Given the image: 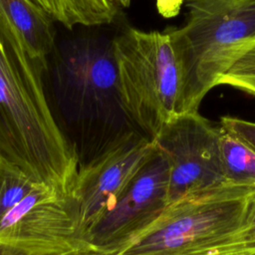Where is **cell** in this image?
<instances>
[{"label":"cell","mask_w":255,"mask_h":255,"mask_svg":"<svg viewBox=\"0 0 255 255\" xmlns=\"http://www.w3.org/2000/svg\"><path fill=\"white\" fill-rule=\"evenodd\" d=\"M46 69L0 16V155L34 183L74 195L80 158L48 104Z\"/></svg>","instance_id":"6da1fadb"},{"label":"cell","mask_w":255,"mask_h":255,"mask_svg":"<svg viewBox=\"0 0 255 255\" xmlns=\"http://www.w3.org/2000/svg\"><path fill=\"white\" fill-rule=\"evenodd\" d=\"M255 211V186L226 183L168 205L118 255H229Z\"/></svg>","instance_id":"7a4b0ae2"},{"label":"cell","mask_w":255,"mask_h":255,"mask_svg":"<svg viewBox=\"0 0 255 255\" xmlns=\"http://www.w3.org/2000/svg\"><path fill=\"white\" fill-rule=\"evenodd\" d=\"M186 20L167 29L182 72L179 115L198 112L235 51L255 38V0H185ZM178 115V116H179Z\"/></svg>","instance_id":"3957f363"},{"label":"cell","mask_w":255,"mask_h":255,"mask_svg":"<svg viewBox=\"0 0 255 255\" xmlns=\"http://www.w3.org/2000/svg\"><path fill=\"white\" fill-rule=\"evenodd\" d=\"M126 118L153 140L179 115L180 63L167 30L128 28L112 42Z\"/></svg>","instance_id":"277c9868"},{"label":"cell","mask_w":255,"mask_h":255,"mask_svg":"<svg viewBox=\"0 0 255 255\" xmlns=\"http://www.w3.org/2000/svg\"><path fill=\"white\" fill-rule=\"evenodd\" d=\"M0 243L31 255L100 251L84 228L74 195L38 185L0 220Z\"/></svg>","instance_id":"5b68a950"},{"label":"cell","mask_w":255,"mask_h":255,"mask_svg":"<svg viewBox=\"0 0 255 255\" xmlns=\"http://www.w3.org/2000/svg\"><path fill=\"white\" fill-rule=\"evenodd\" d=\"M221 132L220 125L190 112L173 119L153 139L169 163L168 205L226 184Z\"/></svg>","instance_id":"8992f818"},{"label":"cell","mask_w":255,"mask_h":255,"mask_svg":"<svg viewBox=\"0 0 255 255\" xmlns=\"http://www.w3.org/2000/svg\"><path fill=\"white\" fill-rule=\"evenodd\" d=\"M155 147V142L142 133L128 130L108 142L88 163L80 165L74 196L89 234L126 192Z\"/></svg>","instance_id":"52a82bcc"},{"label":"cell","mask_w":255,"mask_h":255,"mask_svg":"<svg viewBox=\"0 0 255 255\" xmlns=\"http://www.w3.org/2000/svg\"><path fill=\"white\" fill-rule=\"evenodd\" d=\"M168 159L156 145L126 192L91 230L92 243L102 252L118 254L168 206Z\"/></svg>","instance_id":"ba28073f"},{"label":"cell","mask_w":255,"mask_h":255,"mask_svg":"<svg viewBox=\"0 0 255 255\" xmlns=\"http://www.w3.org/2000/svg\"><path fill=\"white\" fill-rule=\"evenodd\" d=\"M60 82L76 113L106 112L121 106L119 79L112 43H82L69 49L61 62ZM122 108V107H121Z\"/></svg>","instance_id":"9c48e42d"},{"label":"cell","mask_w":255,"mask_h":255,"mask_svg":"<svg viewBox=\"0 0 255 255\" xmlns=\"http://www.w3.org/2000/svg\"><path fill=\"white\" fill-rule=\"evenodd\" d=\"M0 16L17 34L28 55L47 65L55 44L53 17L33 0H0Z\"/></svg>","instance_id":"30bf717a"},{"label":"cell","mask_w":255,"mask_h":255,"mask_svg":"<svg viewBox=\"0 0 255 255\" xmlns=\"http://www.w3.org/2000/svg\"><path fill=\"white\" fill-rule=\"evenodd\" d=\"M53 19L68 29L111 23L118 9L109 0H49Z\"/></svg>","instance_id":"8fae6325"},{"label":"cell","mask_w":255,"mask_h":255,"mask_svg":"<svg viewBox=\"0 0 255 255\" xmlns=\"http://www.w3.org/2000/svg\"><path fill=\"white\" fill-rule=\"evenodd\" d=\"M220 155L226 183L255 186L254 148L222 128Z\"/></svg>","instance_id":"7c38bea8"},{"label":"cell","mask_w":255,"mask_h":255,"mask_svg":"<svg viewBox=\"0 0 255 255\" xmlns=\"http://www.w3.org/2000/svg\"><path fill=\"white\" fill-rule=\"evenodd\" d=\"M38 185L0 155V220Z\"/></svg>","instance_id":"4fadbf2b"},{"label":"cell","mask_w":255,"mask_h":255,"mask_svg":"<svg viewBox=\"0 0 255 255\" xmlns=\"http://www.w3.org/2000/svg\"><path fill=\"white\" fill-rule=\"evenodd\" d=\"M219 85L255 96V38L235 51L230 65L218 81Z\"/></svg>","instance_id":"5bb4252c"},{"label":"cell","mask_w":255,"mask_h":255,"mask_svg":"<svg viewBox=\"0 0 255 255\" xmlns=\"http://www.w3.org/2000/svg\"><path fill=\"white\" fill-rule=\"evenodd\" d=\"M220 127L230 134L243 140L245 143L255 149V123L233 118L222 117L220 119Z\"/></svg>","instance_id":"9a60e30c"},{"label":"cell","mask_w":255,"mask_h":255,"mask_svg":"<svg viewBox=\"0 0 255 255\" xmlns=\"http://www.w3.org/2000/svg\"><path fill=\"white\" fill-rule=\"evenodd\" d=\"M232 251L234 253L255 251V211L248 226L235 239Z\"/></svg>","instance_id":"2e32d148"},{"label":"cell","mask_w":255,"mask_h":255,"mask_svg":"<svg viewBox=\"0 0 255 255\" xmlns=\"http://www.w3.org/2000/svg\"><path fill=\"white\" fill-rule=\"evenodd\" d=\"M185 0H156L158 12L164 17H171L178 13L180 5Z\"/></svg>","instance_id":"e0dca14e"},{"label":"cell","mask_w":255,"mask_h":255,"mask_svg":"<svg viewBox=\"0 0 255 255\" xmlns=\"http://www.w3.org/2000/svg\"><path fill=\"white\" fill-rule=\"evenodd\" d=\"M0 255H31V254H28L23 250L0 243Z\"/></svg>","instance_id":"ac0fdd59"},{"label":"cell","mask_w":255,"mask_h":255,"mask_svg":"<svg viewBox=\"0 0 255 255\" xmlns=\"http://www.w3.org/2000/svg\"><path fill=\"white\" fill-rule=\"evenodd\" d=\"M117 9L128 7L131 0H109Z\"/></svg>","instance_id":"d6986e66"},{"label":"cell","mask_w":255,"mask_h":255,"mask_svg":"<svg viewBox=\"0 0 255 255\" xmlns=\"http://www.w3.org/2000/svg\"><path fill=\"white\" fill-rule=\"evenodd\" d=\"M33 1L36 2L37 4H39L40 6H42L50 14V2H49V0H33Z\"/></svg>","instance_id":"ffe728a7"},{"label":"cell","mask_w":255,"mask_h":255,"mask_svg":"<svg viewBox=\"0 0 255 255\" xmlns=\"http://www.w3.org/2000/svg\"><path fill=\"white\" fill-rule=\"evenodd\" d=\"M229 255H255V251H248V252H240V253H234Z\"/></svg>","instance_id":"44dd1931"},{"label":"cell","mask_w":255,"mask_h":255,"mask_svg":"<svg viewBox=\"0 0 255 255\" xmlns=\"http://www.w3.org/2000/svg\"><path fill=\"white\" fill-rule=\"evenodd\" d=\"M79 255H90V254H79Z\"/></svg>","instance_id":"7402d4cb"}]
</instances>
